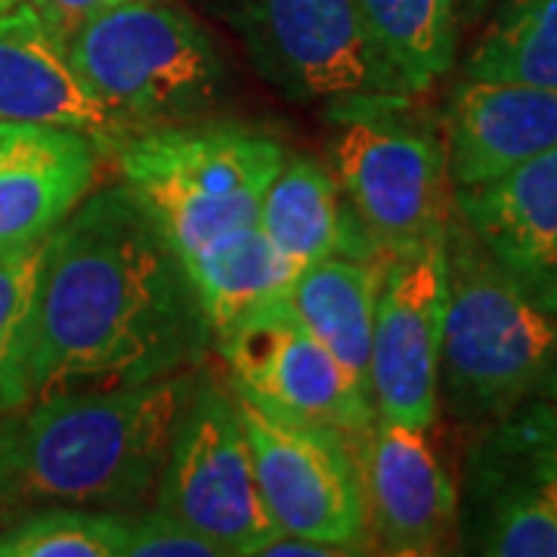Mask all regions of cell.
I'll list each match as a JSON object with an SVG mask.
<instances>
[{
	"label": "cell",
	"instance_id": "obj_25",
	"mask_svg": "<svg viewBox=\"0 0 557 557\" xmlns=\"http://www.w3.org/2000/svg\"><path fill=\"white\" fill-rule=\"evenodd\" d=\"M124 557H223L220 548L196 533L189 523L174 515L149 508V511H127V545Z\"/></svg>",
	"mask_w": 557,
	"mask_h": 557
},
{
	"label": "cell",
	"instance_id": "obj_27",
	"mask_svg": "<svg viewBox=\"0 0 557 557\" xmlns=\"http://www.w3.org/2000/svg\"><path fill=\"white\" fill-rule=\"evenodd\" d=\"M260 555L270 557H347L354 555L350 548L344 545H332V542H317V539H304V536H288V533H278L273 536Z\"/></svg>",
	"mask_w": 557,
	"mask_h": 557
},
{
	"label": "cell",
	"instance_id": "obj_3",
	"mask_svg": "<svg viewBox=\"0 0 557 557\" xmlns=\"http://www.w3.org/2000/svg\"><path fill=\"white\" fill-rule=\"evenodd\" d=\"M557 362V313L539 307L453 211L446 226V317L440 403L490 424L539 394Z\"/></svg>",
	"mask_w": 557,
	"mask_h": 557
},
{
	"label": "cell",
	"instance_id": "obj_23",
	"mask_svg": "<svg viewBox=\"0 0 557 557\" xmlns=\"http://www.w3.org/2000/svg\"><path fill=\"white\" fill-rule=\"evenodd\" d=\"M127 511L50 505L0 527V557H124Z\"/></svg>",
	"mask_w": 557,
	"mask_h": 557
},
{
	"label": "cell",
	"instance_id": "obj_12",
	"mask_svg": "<svg viewBox=\"0 0 557 557\" xmlns=\"http://www.w3.org/2000/svg\"><path fill=\"white\" fill-rule=\"evenodd\" d=\"M446 239L387 260L375 304L369 384L375 416L428 431L440 412Z\"/></svg>",
	"mask_w": 557,
	"mask_h": 557
},
{
	"label": "cell",
	"instance_id": "obj_10",
	"mask_svg": "<svg viewBox=\"0 0 557 557\" xmlns=\"http://www.w3.org/2000/svg\"><path fill=\"white\" fill-rule=\"evenodd\" d=\"M230 384L273 418L322 428L357 443L375 424V403L304 325L288 298L273 300L214 335Z\"/></svg>",
	"mask_w": 557,
	"mask_h": 557
},
{
	"label": "cell",
	"instance_id": "obj_11",
	"mask_svg": "<svg viewBox=\"0 0 557 557\" xmlns=\"http://www.w3.org/2000/svg\"><path fill=\"white\" fill-rule=\"evenodd\" d=\"M236 403L260 496L278 533L369 555L372 533L354 443L322 428L273 418L239 391Z\"/></svg>",
	"mask_w": 557,
	"mask_h": 557
},
{
	"label": "cell",
	"instance_id": "obj_29",
	"mask_svg": "<svg viewBox=\"0 0 557 557\" xmlns=\"http://www.w3.org/2000/svg\"><path fill=\"white\" fill-rule=\"evenodd\" d=\"M453 3H456V7H465L468 13H478V10L483 7V3H486V0H453Z\"/></svg>",
	"mask_w": 557,
	"mask_h": 557
},
{
	"label": "cell",
	"instance_id": "obj_2",
	"mask_svg": "<svg viewBox=\"0 0 557 557\" xmlns=\"http://www.w3.org/2000/svg\"><path fill=\"white\" fill-rule=\"evenodd\" d=\"M196 375L75 391L0 416V527L35 508L131 511L156 496Z\"/></svg>",
	"mask_w": 557,
	"mask_h": 557
},
{
	"label": "cell",
	"instance_id": "obj_14",
	"mask_svg": "<svg viewBox=\"0 0 557 557\" xmlns=\"http://www.w3.org/2000/svg\"><path fill=\"white\" fill-rule=\"evenodd\" d=\"M102 159L78 131L0 121V258L50 239L97 186Z\"/></svg>",
	"mask_w": 557,
	"mask_h": 557
},
{
	"label": "cell",
	"instance_id": "obj_16",
	"mask_svg": "<svg viewBox=\"0 0 557 557\" xmlns=\"http://www.w3.org/2000/svg\"><path fill=\"white\" fill-rule=\"evenodd\" d=\"M443 143L456 189L505 177L557 149V90L461 75L443 115Z\"/></svg>",
	"mask_w": 557,
	"mask_h": 557
},
{
	"label": "cell",
	"instance_id": "obj_21",
	"mask_svg": "<svg viewBox=\"0 0 557 557\" xmlns=\"http://www.w3.org/2000/svg\"><path fill=\"white\" fill-rule=\"evenodd\" d=\"M369 38L406 94H424L456 62L453 0H359Z\"/></svg>",
	"mask_w": 557,
	"mask_h": 557
},
{
	"label": "cell",
	"instance_id": "obj_19",
	"mask_svg": "<svg viewBox=\"0 0 557 557\" xmlns=\"http://www.w3.org/2000/svg\"><path fill=\"white\" fill-rule=\"evenodd\" d=\"M387 260L332 255L304 267L288 292V304L304 319V325L329 347V354L369 397L375 304Z\"/></svg>",
	"mask_w": 557,
	"mask_h": 557
},
{
	"label": "cell",
	"instance_id": "obj_22",
	"mask_svg": "<svg viewBox=\"0 0 557 557\" xmlns=\"http://www.w3.org/2000/svg\"><path fill=\"white\" fill-rule=\"evenodd\" d=\"M461 75L557 90V0H505Z\"/></svg>",
	"mask_w": 557,
	"mask_h": 557
},
{
	"label": "cell",
	"instance_id": "obj_4",
	"mask_svg": "<svg viewBox=\"0 0 557 557\" xmlns=\"http://www.w3.org/2000/svg\"><path fill=\"white\" fill-rule=\"evenodd\" d=\"M87 90L137 134L205 115L226 65L211 35L168 0H115L65 38Z\"/></svg>",
	"mask_w": 557,
	"mask_h": 557
},
{
	"label": "cell",
	"instance_id": "obj_28",
	"mask_svg": "<svg viewBox=\"0 0 557 557\" xmlns=\"http://www.w3.org/2000/svg\"><path fill=\"white\" fill-rule=\"evenodd\" d=\"M539 394H545V397H557V362H555V369L548 372V379L542 381Z\"/></svg>",
	"mask_w": 557,
	"mask_h": 557
},
{
	"label": "cell",
	"instance_id": "obj_6",
	"mask_svg": "<svg viewBox=\"0 0 557 557\" xmlns=\"http://www.w3.org/2000/svg\"><path fill=\"white\" fill-rule=\"evenodd\" d=\"M115 156L121 183L180 258L226 230L258 223L263 193L288 159L273 137L230 124L152 127Z\"/></svg>",
	"mask_w": 557,
	"mask_h": 557
},
{
	"label": "cell",
	"instance_id": "obj_9",
	"mask_svg": "<svg viewBox=\"0 0 557 557\" xmlns=\"http://www.w3.org/2000/svg\"><path fill=\"white\" fill-rule=\"evenodd\" d=\"M226 16L260 72L298 102L335 109L406 97L369 38L359 0H233Z\"/></svg>",
	"mask_w": 557,
	"mask_h": 557
},
{
	"label": "cell",
	"instance_id": "obj_24",
	"mask_svg": "<svg viewBox=\"0 0 557 557\" xmlns=\"http://www.w3.org/2000/svg\"><path fill=\"white\" fill-rule=\"evenodd\" d=\"M40 258H44V242L22 255L0 258V416L28 403L25 350H28Z\"/></svg>",
	"mask_w": 557,
	"mask_h": 557
},
{
	"label": "cell",
	"instance_id": "obj_18",
	"mask_svg": "<svg viewBox=\"0 0 557 557\" xmlns=\"http://www.w3.org/2000/svg\"><path fill=\"white\" fill-rule=\"evenodd\" d=\"M258 223L300 270L332 255L387 260L347 214L335 174L307 156L285 159L263 193Z\"/></svg>",
	"mask_w": 557,
	"mask_h": 557
},
{
	"label": "cell",
	"instance_id": "obj_30",
	"mask_svg": "<svg viewBox=\"0 0 557 557\" xmlns=\"http://www.w3.org/2000/svg\"><path fill=\"white\" fill-rule=\"evenodd\" d=\"M22 0H0V13H7V10H13V7H20Z\"/></svg>",
	"mask_w": 557,
	"mask_h": 557
},
{
	"label": "cell",
	"instance_id": "obj_26",
	"mask_svg": "<svg viewBox=\"0 0 557 557\" xmlns=\"http://www.w3.org/2000/svg\"><path fill=\"white\" fill-rule=\"evenodd\" d=\"M38 10L44 22L60 35L62 40L69 38L81 22L90 20L94 13H100L102 7L115 3V0H28Z\"/></svg>",
	"mask_w": 557,
	"mask_h": 557
},
{
	"label": "cell",
	"instance_id": "obj_7",
	"mask_svg": "<svg viewBox=\"0 0 557 557\" xmlns=\"http://www.w3.org/2000/svg\"><path fill=\"white\" fill-rule=\"evenodd\" d=\"M156 508L211 539L220 555L251 557L278 536L260 496L233 384L199 372L156 486Z\"/></svg>",
	"mask_w": 557,
	"mask_h": 557
},
{
	"label": "cell",
	"instance_id": "obj_1",
	"mask_svg": "<svg viewBox=\"0 0 557 557\" xmlns=\"http://www.w3.org/2000/svg\"><path fill=\"white\" fill-rule=\"evenodd\" d=\"M211 338L183 260L137 196L124 183L90 189L44 242L28 403L189 372Z\"/></svg>",
	"mask_w": 557,
	"mask_h": 557
},
{
	"label": "cell",
	"instance_id": "obj_13",
	"mask_svg": "<svg viewBox=\"0 0 557 557\" xmlns=\"http://www.w3.org/2000/svg\"><path fill=\"white\" fill-rule=\"evenodd\" d=\"M372 545L384 555H443L458 530V493L424 431L375 418L354 443Z\"/></svg>",
	"mask_w": 557,
	"mask_h": 557
},
{
	"label": "cell",
	"instance_id": "obj_17",
	"mask_svg": "<svg viewBox=\"0 0 557 557\" xmlns=\"http://www.w3.org/2000/svg\"><path fill=\"white\" fill-rule=\"evenodd\" d=\"M453 205L498 267L557 313V149L493 183L456 189Z\"/></svg>",
	"mask_w": 557,
	"mask_h": 557
},
{
	"label": "cell",
	"instance_id": "obj_20",
	"mask_svg": "<svg viewBox=\"0 0 557 557\" xmlns=\"http://www.w3.org/2000/svg\"><path fill=\"white\" fill-rule=\"evenodd\" d=\"M186 276L196 288L211 335L273 300L288 298L300 267L282 255L260 223L226 230L183 255Z\"/></svg>",
	"mask_w": 557,
	"mask_h": 557
},
{
	"label": "cell",
	"instance_id": "obj_15",
	"mask_svg": "<svg viewBox=\"0 0 557 557\" xmlns=\"http://www.w3.org/2000/svg\"><path fill=\"white\" fill-rule=\"evenodd\" d=\"M0 121L78 131L106 156L137 137L87 90L69 62L65 40L28 0L0 13Z\"/></svg>",
	"mask_w": 557,
	"mask_h": 557
},
{
	"label": "cell",
	"instance_id": "obj_8",
	"mask_svg": "<svg viewBox=\"0 0 557 557\" xmlns=\"http://www.w3.org/2000/svg\"><path fill=\"white\" fill-rule=\"evenodd\" d=\"M458 530L486 557H557V397L483 424L465 461Z\"/></svg>",
	"mask_w": 557,
	"mask_h": 557
},
{
	"label": "cell",
	"instance_id": "obj_5",
	"mask_svg": "<svg viewBox=\"0 0 557 557\" xmlns=\"http://www.w3.org/2000/svg\"><path fill=\"white\" fill-rule=\"evenodd\" d=\"M332 121V174L362 236L387 258L446 239L456 186L443 127L412 115L409 94L335 106Z\"/></svg>",
	"mask_w": 557,
	"mask_h": 557
}]
</instances>
